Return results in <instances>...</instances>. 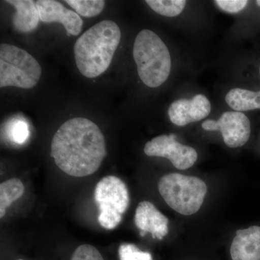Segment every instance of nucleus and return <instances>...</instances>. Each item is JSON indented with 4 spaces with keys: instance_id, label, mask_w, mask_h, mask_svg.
<instances>
[{
    "instance_id": "obj_7",
    "label": "nucleus",
    "mask_w": 260,
    "mask_h": 260,
    "mask_svg": "<svg viewBox=\"0 0 260 260\" xmlns=\"http://www.w3.org/2000/svg\"><path fill=\"white\" fill-rule=\"evenodd\" d=\"M144 153L148 156L169 159L179 170H186L192 167L198 155L192 147L181 144L177 141V135H162L155 137L145 145Z\"/></svg>"
},
{
    "instance_id": "obj_18",
    "label": "nucleus",
    "mask_w": 260,
    "mask_h": 260,
    "mask_svg": "<svg viewBox=\"0 0 260 260\" xmlns=\"http://www.w3.org/2000/svg\"><path fill=\"white\" fill-rule=\"evenodd\" d=\"M10 139L18 145L24 144L28 140L30 131L25 121L16 119L8 127Z\"/></svg>"
},
{
    "instance_id": "obj_13",
    "label": "nucleus",
    "mask_w": 260,
    "mask_h": 260,
    "mask_svg": "<svg viewBox=\"0 0 260 260\" xmlns=\"http://www.w3.org/2000/svg\"><path fill=\"white\" fill-rule=\"evenodd\" d=\"M5 3L15 9L13 18L15 30L22 34L34 31L39 25V14L36 2L31 0H9Z\"/></svg>"
},
{
    "instance_id": "obj_16",
    "label": "nucleus",
    "mask_w": 260,
    "mask_h": 260,
    "mask_svg": "<svg viewBox=\"0 0 260 260\" xmlns=\"http://www.w3.org/2000/svg\"><path fill=\"white\" fill-rule=\"evenodd\" d=\"M145 3L155 13L166 17L180 15L186 5L184 0H147Z\"/></svg>"
},
{
    "instance_id": "obj_5",
    "label": "nucleus",
    "mask_w": 260,
    "mask_h": 260,
    "mask_svg": "<svg viewBox=\"0 0 260 260\" xmlns=\"http://www.w3.org/2000/svg\"><path fill=\"white\" fill-rule=\"evenodd\" d=\"M42 69L26 51L11 44L0 46V87L30 89L37 85Z\"/></svg>"
},
{
    "instance_id": "obj_1",
    "label": "nucleus",
    "mask_w": 260,
    "mask_h": 260,
    "mask_svg": "<svg viewBox=\"0 0 260 260\" xmlns=\"http://www.w3.org/2000/svg\"><path fill=\"white\" fill-rule=\"evenodd\" d=\"M51 155L68 175L88 177L97 172L107 155L105 138L90 119L73 118L61 124L53 137Z\"/></svg>"
},
{
    "instance_id": "obj_8",
    "label": "nucleus",
    "mask_w": 260,
    "mask_h": 260,
    "mask_svg": "<svg viewBox=\"0 0 260 260\" xmlns=\"http://www.w3.org/2000/svg\"><path fill=\"white\" fill-rule=\"evenodd\" d=\"M207 131H220L225 144L229 148H237L246 144L250 138L251 123L242 112H224L218 120L208 119L202 124Z\"/></svg>"
},
{
    "instance_id": "obj_11",
    "label": "nucleus",
    "mask_w": 260,
    "mask_h": 260,
    "mask_svg": "<svg viewBox=\"0 0 260 260\" xmlns=\"http://www.w3.org/2000/svg\"><path fill=\"white\" fill-rule=\"evenodd\" d=\"M135 223L143 237L150 233L153 239L161 240L169 233V219L149 201H142L138 204Z\"/></svg>"
},
{
    "instance_id": "obj_22",
    "label": "nucleus",
    "mask_w": 260,
    "mask_h": 260,
    "mask_svg": "<svg viewBox=\"0 0 260 260\" xmlns=\"http://www.w3.org/2000/svg\"><path fill=\"white\" fill-rule=\"evenodd\" d=\"M256 3L258 6L260 7V0H257V1L256 2Z\"/></svg>"
},
{
    "instance_id": "obj_3",
    "label": "nucleus",
    "mask_w": 260,
    "mask_h": 260,
    "mask_svg": "<svg viewBox=\"0 0 260 260\" xmlns=\"http://www.w3.org/2000/svg\"><path fill=\"white\" fill-rule=\"evenodd\" d=\"M133 56L138 75L149 88H158L170 75L172 58L161 39L150 30H141L135 38Z\"/></svg>"
},
{
    "instance_id": "obj_6",
    "label": "nucleus",
    "mask_w": 260,
    "mask_h": 260,
    "mask_svg": "<svg viewBox=\"0 0 260 260\" xmlns=\"http://www.w3.org/2000/svg\"><path fill=\"white\" fill-rule=\"evenodd\" d=\"M94 198L99 207L100 225L108 230L115 229L130 203L129 191L124 181L115 176L103 178L95 186Z\"/></svg>"
},
{
    "instance_id": "obj_12",
    "label": "nucleus",
    "mask_w": 260,
    "mask_h": 260,
    "mask_svg": "<svg viewBox=\"0 0 260 260\" xmlns=\"http://www.w3.org/2000/svg\"><path fill=\"white\" fill-rule=\"evenodd\" d=\"M232 260H260V227L238 230L230 248Z\"/></svg>"
},
{
    "instance_id": "obj_4",
    "label": "nucleus",
    "mask_w": 260,
    "mask_h": 260,
    "mask_svg": "<svg viewBox=\"0 0 260 260\" xmlns=\"http://www.w3.org/2000/svg\"><path fill=\"white\" fill-rule=\"evenodd\" d=\"M158 186L167 204L184 215H191L199 211L208 191V186L202 179L179 173L164 176Z\"/></svg>"
},
{
    "instance_id": "obj_23",
    "label": "nucleus",
    "mask_w": 260,
    "mask_h": 260,
    "mask_svg": "<svg viewBox=\"0 0 260 260\" xmlns=\"http://www.w3.org/2000/svg\"><path fill=\"white\" fill-rule=\"evenodd\" d=\"M259 75H260V68H259Z\"/></svg>"
},
{
    "instance_id": "obj_15",
    "label": "nucleus",
    "mask_w": 260,
    "mask_h": 260,
    "mask_svg": "<svg viewBox=\"0 0 260 260\" xmlns=\"http://www.w3.org/2000/svg\"><path fill=\"white\" fill-rule=\"evenodd\" d=\"M25 191L23 182L17 178L8 179L0 184V218H3L7 209L21 198Z\"/></svg>"
},
{
    "instance_id": "obj_24",
    "label": "nucleus",
    "mask_w": 260,
    "mask_h": 260,
    "mask_svg": "<svg viewBox=\"0 0 260 260\" xmlns=\"http://www.w3.org/2000/svg\"><path fill=\"white\" fill-rule=\"evenodd\" d=\"M18 260H23V259H18Z\"/></svg>"
},
{
    "instance_id": "obj_19",
    "label": "nucleus",
    "mask_w": 260,
    "mask_h": 260,
    "mask_svg": "<svg viewBox=\"0 0 260 260\" xmlns=\"http://www.w3.org/2000/svg\"><path fill=\"white\" fill-rule=\"evenodd\" d=\"M119 260H153L151 254L140 250L134 244H121L119 248Z\"/></svg>"
},
{
    "instance_id": "obj_10",
    "label": "nucleus",
    "mask_w": 260,
    "mask_h": 260,
    "mask_svg": "<svg viewBox=\"0 0 260 260\" xmlns=\"http://www.w3.org/2000/svg\"><path fill=\"white\" fill-rule=\"evenodd\" d=\"M39 18L43 23H59L69 35L78 36L83 28V22L80 15L67 9L60 3L54 0L36 2Z\"/></svg>"
},
{
    "instance_id": "obj_14",
    "label": "nucleus",
    "mask_w": 260,
    "mask_h": 260,
    "mask_svg": "<svg viewBox=\"0 0 260 260\" xmlns=\"http://www.w3.org/2000/svg\"><path fill=\"white\" fill-rule=\"evenodd\" d=\"M225 101L229 107L236 112L260 109V90L251 91L243 88H233L225 95Z\"/></svg>"
},
{
    "instance_id": "obj_9",
    "label": "nucleus",
    "mask_w": 260,
    "mask_h": 260,
    "mask_svg": "<svg viewBox=\"0 0 260 260\" xmlns=\"http://www.w3.org/2000/svg\"><path fill=\"white\" fill-rule=\"evenodd\" d=\"M211 112L209 99L198 94L191 99H181L171 104L168 114L173 124L184 126L205 119Z\"/></svg>"
},
{
    "instance_id": "obj_21",
    "label": "nucleus",
    "mask_w": 260,
    "mask_h": 260,
    "mask_svg": "<svg viewBox=\"0 0 260 260\" xmlns=\"http://www.w3.org/2000/svg\"><path fill=\"white\" fill-rule=\"evenodd\" d=\"M214 3L223 11L234 14L244 10L249 2L246 0H216Z\"/></svg>"
},
{
    "instance_id": "obj_20",
    "label": "nucleus",
    "mask_w": 260,
    "mask_h": 260,
    "mask_svg": "<svg viewBox=\"0 0 260 260\" xmlns=\"http://www.w3.org/2000/svg\"><path fill=\"white\" fill-rule=\"evenodd\" d=\"M71 260H104L96 248L90 244H83L75 249Z\"/></svg>"
},
{
    "instance_id": "obj_17",
    "label": "nucleus",
    "mask_w": 260,
    "mask_h": 260,
    "mask_svg": "<svg viewBox=\"0 0 260 260\" xmlns=\"http://www.w3.org/2000/svg\"><path fill=\"white\" fill-rule=\"evenodd\" d=\"M65 3L75 10V13L85 18H93L102 13L106 2L103 0H67Z\"/></svg>"
},
{
    "instance_id": "obj_2",
    "label": "nucleus",
    "mask_w": 260,
    "mask_h": 260,
    "mask_svg": "<svg viewBox=\"0 0 260 260\" xmlns=\"http://www.w3.org/2000/svg\"><path fill=\"white\" fill-rule=\"evenodd\" d=\"M120 40V28L112 20H103L89 28L74 46L75 62L80 73L88 78L105 73Z\"/></svg>"
}]
</instances>
